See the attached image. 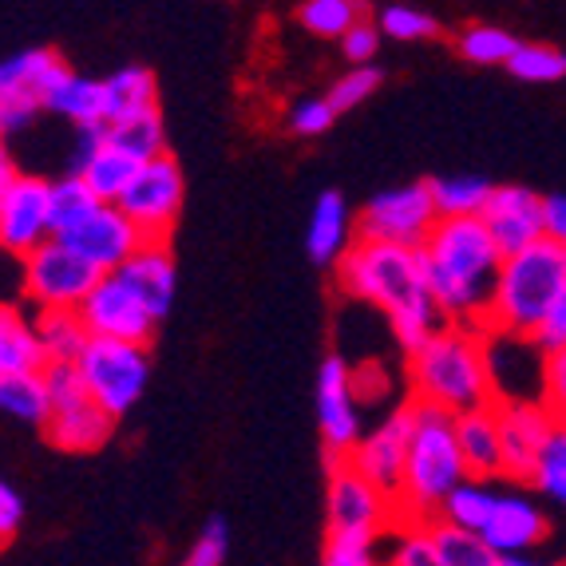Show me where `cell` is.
<instances>
[{
	"instance_id": "cell-1",
	"label": "cell",
	"mask_w": 566,
	"mask_h": 566,
	"mask_svg": "<svg viewBox=\"0 0 566 566\" xmlns=\"http://www.w3.org/2000/svg\"><path fill=\"white\" fill-rule=\"evenodd\" d=\"M337 282L357 302L377 305L388 313L392 333H397L400 349H420L436 329L448 325L444 305L436 302L432 282L424 274V258L420 245L405 242H380V238H357V242L340 254Z\"/></svg>"
},
{
	"instance_id": "cell-2",
	"label": "cell",
	"mask_w": 566,
	"mask_h": 566,
	"mask_svg": "<svg viewBox=\"0 0 566 566\" xmlns=\"http://www.w3.org/2000/svg\"><path fill=\"white\" fill-rule=\"evenodd\" d=\"M420 258H424V274L432 282L436 302L444 305L448 322L483 329L491 290L507 258L483 214H440L432 234L420 245Z\"/></svg>"
},
{
	"instance_id": "cell-3",
	"label": "cell",
	"mask_w": 566,
	"mask_h": 566,
	"mask_svg": "<svg viewBox=\"0 0 566 566\" xmlns=\"http://www.w3.org/2000/svg\"><path fill=\"white\" fill-rule=\"evenodd\" d=\"M408 385H412V397L432 400L448 412H468L500 400L488 329L460 322L436 329L420 349L408 353Z\"/></svg>"
},
{
	"instance_id": "cell-4",
	"label": "cell",
	"mask_w": 566,
	"mask_h": 566,
	"mask_svg": "<svg viewBox=\"0 0 566 566\" xmlns=\"http://www.w3.org/2000/svg\"><path fill=\"white\" fill-rule=\"evenodd\" d=\"M566 290V245L555 238H538L527 250L503 258L491 305L483 313V329L531 337L543 325L547 310Z\"/></svg>"
},
{
	"instance_id": "cell-5",
	"label": "cell",
	"mask_w": 566,
	"mask_h": 566,
	"mask_svg": "<svg viewBox=\"0 0 566 566\" xmlns=\"http://www.w3.org/2000/svg\"><path fill=\"white\" fill-rule=\"evenodd\" d=\"M412 412L416 428L400 488V520H436L448 491L468 480V463L455 440V412L420 397H412Z\"/></svg>"
},
{
	"instance_id": "cell-6",
	"label": "cell",
	"mask_w": 566,
	"mask_h": 566,
	"mask_svg": "<svg viewBox=\"0 0 566 566\" xmlns=\"http://www.w3.org/2000/svg\"><path fill=\"white\" fill-rule=\"evenodd\" d=\"M104 270L87 262L67 238L52 234L20 258V290L32 310H80Z\"/></svg>"
},
{
	"instance_id": "cell-7",
	"label": "cell",
	"mask_w": 566,
	"mask_h": 566,
	"mask_svg": "<svg viewBox=\"0 0 566 566\" xmlns=\"http://www.w3.org/2000/svg\"><path fill=\"white\" fill-rule=\"evenodd\" d=\"M80 377L87 392L112 416H127L139 405L143 388L151 380V357H147V340L127 337H92L84 353L76 357Z\"/></svg>"
},
{
	"instance_id": "cell-8",
	"label": "cell",
	"mask_w": 566,
	"mask_h": 566,
	"mask_svg": "<svg viewBox=\"0 0 566 566\" xmlns=\"http://www.w3.org/2000/svg\"><path fill=\"white\" fill-rule=\"evenodd\" d=\"M400 523L397 495L373 483L349 455H329L325 483V531H373L388 535Z\"/></svg>"
},
{
	"instance_id": "cell-9",
	"label": "cell",
	"mask_w": 566,
	"mask_h": 566,
	"mask_svg": "<svg viewBox=\"0 0 566 566\" xmlns=\"http://www.w3.org/2000/svg\"><path fill=\"white\" fill-rule=\"evenodd\" d=\"M182 195H187V179L175 155H155L143 159L135 179L127 182V190L119 195V207L132 214V222L143 230V238H163L170 242V230L179 222Z\"/></svg>"
},
{
	"instance_id": "cell-10",
	"label": "cell",
	"mask_w": 566,
	"mask_h": 566,
	"mask_svg": "<svg viewBox=\"0 0 566 566\" xmlns=\"http://www.w3.org/2000/svg\"><path fill=\"white\" fill-rule=\"evenodd\" d=\"M436 218H440V207H436L432 182H405L365 202V210L357 214V238L424 245Z\"/></svg>"
},
{
	"instance_id": "cell-11",
	"label": "cell",
	"mask_w": 566,
	"mask_h": 566,
	"mask_svg": "<svg viewBox=\"0 0 566 566\" xmlns=\"http://www.w3.org/2000/svg\"><path fill=\"white\" fill-rule=\"evenodd\" d=\"M44 238H52V182L24 175L0 182V245L24 258Z\"/></svg>"
},
{
	"instance_id": "cell-12",
	"label": "cell",
	"mask_w": 566,
	"mask_h": 566,
	"mask_svg": "<svg viewBox=\"0 0 566 566\" xmlns=\"http://www.w3.org/2000/svg\"><path fill=\"white\" fill-rule=\"evenodd\" d=\"M500 428H503V460H507V480H527L535 472L538 455L555 436L558 420L543 397H500Z\"/></svg>"
},
{
	"instance_id": "cell-13",
	"label": "cell",
	"mask_w": 566,
	"mask_h": 566,
	"mask_svg": "<svg viewBox=\"0 0 566 566\" xmlns=\"http://www.w3.org/2000/svg\"><path fill=\"white\" fill-rule=\"evenodd\" d=\"M80 313H84V322H87V329H92V337L151 340L155 325H159V317L143 305L139 293L123 282L115 270H107V274L95 282V290L87 293L84 302H80Z\"/></svg>"
},
{
	"instance_id": "cell-14",
	"label": "cell",
	"mask_w": 566,
	"mask_h": 566,
	"mask_svg": "<svg viewBox=\"0 0 566 566\" xmlns=\"http://www.w3.org/2000/svg\"><path fill=\"white\" fill-rule=\"evenodd\" d=\"M412 428H416V412H412V400H408V405H400L388 420H380L368 436H360L357 448L349 452V460L357 463L360 472L373 483H380L388 495H397V503H400V488H405V463H408V444H412Z\"/></svg>"
},
{
	"instance_id": "cell-15",
	"label": "cell",
	"mask_w": 566,
	"mask_h": 566,
	"mask_svg": "<svg viewBox=\"0 0 566 566\" xmlns=\"http://www.w3.org/2000/svg\"><path fill=\"white\" fill-rule=\"evenodd\" d=\"M67 242L76 245L80 254L87 258V262H95L99 270H119L127 258L139 250L147 238H143V230L132 222V214L119 207V202H99V207L92 210L87 218H80L76 227L67 230Z\"/></svg>"
},
{
	"instance_id": "cell-16",
	"label": "cell",
	"mask_w": 566,
	"mask_h": 566,
	"mask_svg": "<svg viewBox=\"0 0 566 566\" xmlns=\"http://www.w3.org/2000/svg\"><path fill=\"white\" fill-rule=\"evenodd\" d=\"M547 535H551V520L527 495H500L488 527H483V538L500 555V566L531 563V551L543 547Z\"/></svg>"
},
{
	"instance_id": "cell-17",
	"label": "cell",
	"mask_w": 566,
	"mask_h": 566,
	"mask_svg": "<svg viewBox=\"0 0 566 566\" xmlns=\"http://www.w3.org/2000/svg\"><path fill=\"white\" fill-rule=\"evenodd\" d=\"M483 222L495 234L503 254H515L538 238H547V199L531 187H491Z\"/></svg>"
},
{
	"instance_id": "cell-18",
	"label": "cell",
	"mask_w": 566,
	"mask_h": 566,
	"mask_svg": "<svg viewBox=\"0 0 566 566\" xmlns=\"http://www.w3.org/2000/svg\"><path fill=\"white\" fill-rule=\"evenodd\" d=\"M317 420L329 455H349L360 440V412H357V385H353L349 365L329 357L317 377Z\"/></svg>"
},
{
	"instance_id": "cell-19",
	"label": "cell",
	"mask_w": 566,
	"mask_h": 566,
	"mask_svg": "<svg viewBox=\"0 0 566 566\" xmlns=\"http://www.w3.org/2000/svg\"><path fill=\"white\" fill-rule=\"evenodd\" d=\"M115 420L119 416H112L92 392H84V397H72L52 408V420L44 424V436L48 444H56L60 452H72V455L99 452L112 440Z\"/></svg>"
},
{
	"instance_id": "cell-20",
	"label": "cell",
	"mask_w": 566,
	"mask_h": 566,
	"mask_svg": "<svg viewBox=\"0 0 566 566\" xmlns=\"http://www.w3.org/2000/svg\"><path fill=\"white\" fill-rule=\"evenodd\" d=\"M455 440H460L468 475L475 480H500L507 475V460H503V428H500V405L468 408L455 412Z\"/></svg>"
},
{
	"instance_id": "cell-21",
	"label": "cell",
	"mask_w": 566,
	"mask_h": 566,
	"mask_svg": "<svg viewBox=\"0 0 566 566\" xmlns=\"http://www.w3.org/2000/svg\"><path fill=\"white\" fill-rule=\"evenodd\" d=\"M123 282L132 285L143 297V305L155 313V317H167L170 302H175V285H179V274H175V254H170V242L163 238H147V242L135 250L127 262L115 270Z\"/></svg>"
},
{
	"instance_id": "cell-22",
	"label": "cell",
	"mask_w": 566,
	"mask_h": 566,
	"mask_svg": "<svg viewBox=\"0 0 566 566\" xmlns=\"http://www.w3.org/2000/svg\"><path fill=\"white\" fill-rule=\"evenodd\" d=\"M357 242V218H353L349 202L340 199V190H322L313 202L310 230H305V250L310 262L317 265H337L340 254Z\"/></svg>"
},
{
	"instance_id": "cell-23",
	"label": "cell",
	"mask_w": 566,
	"mask_h": 566,
	"mask_svg": "<svg viewBox=\"0 0 566 566\" xmlns=\"http://www.w3.org/2000/svg\"><path fill=\"white\" fill-rule=\"evenodd\" d=\"M67 72L72 67L64 64L60 52L29 48V52L4 60V67H0V95H24V99H36V104L48 107V95L56 92Z\"/></svg>"
},
{
	"instance_id": "cell-24",
	"label": "cell",
	"mask_w": 566,
	"mask_h": 566,
	"mask_svg": "<svg viewBox=\"0 0 566 566\" xmlns=\"http://www.w3.org/2000/svg\"><path fill=\"white\" fill-rule=\"evenodd\" d=\"M44 365H48V349L44 340H40L36 317H29L17 302H9L0 310V377L40 373Z\"/></svg>"
},
{
	"instance_id": "cell-25",
	"label": "cell",
	"mask_w": 566,
	"mask_h": 566,
	"mask_svg": "<svg viewBox=\"0 0 566 566\" xmlns=\"http://www.w3.org/2000/svg\"><path fill=\"white\" fill-rule=\"evenodd\" d=\"M147 107H159V84L151 67H119L104 80V123L127 119Z\"/></svg>"
},
{
	"instance_id": "cell-26",
	"label": "cell",
	"mask_w": 566,
	"mask_h": 566,
	"mask_svg": "<svg viewBox=\"0 0 566 566\" xmlns=\"http://www.w3.org/2000/svg\"><path fill=\"white\" fill-rule=\"evenodd\" d=\"M0 408L20 420V424L44 428L52 420V388L44 380V368L40 373H12V377H0Z\"/></svg>"
},
{
	"instance_id": "cell-27",
	"label": "cell",
	"mask_w": 566,
	"mask_h": 566,
	"mask_svg": "<svg viewBox=\"0 0 566 566\" xmlns=\"http://www.w3.org/2000/svg\"><path fill=\"white\" fill-rule=\"evenodd\" d=\"M104 135L112 147H119V151H127L139 163L167 151V123H163L159 107H147V112L127 115V119L104 123Z\"/></svg>"
},
{
	"instance_id": "cell-28",
	"label": "cell",
	"mask_w": 566,
	"mask_h": 566,
	"mask_svg": "<svg viewBox=\"0 0 566 566\" xmlns=\"http://www.w3.org/2000/svg\"><path fill=\"white\" fill-rule=\"evenodd\" d=\"M436 538V566H500V555L491 551V543L480 531H468L460 523L436 515L432 520Z\"/></svg>"
},
{
	"instance_id": "cell-29",
	"label": "cell",
	"mask_w": 566,
	"mask_h": 566,
	"mask_svg": "<svg viewBox=\"0 0 566 566\" xmlns=\"http://www.w3.org/2000/svg\"><path fill=\"white\" fill-rule=\"evenodd\" d=\"M48 112L64 115L76 127H92V123H104V80L80 76V72H67L60 80V87L48 95Z\"/></svg>"
},
{
	"instance_id": "cell-30",
	"label": "cell",
	"mask_w": 566,
	"mask_h": 566,
	"mask_svg": "<svg viewBox=\"0 0 566 566\" xmlns=\"http://www.w3.org/2000/svg\"><path fill=\"white\" fill-rule=\"evenodd\" d=\"M36 329L48 360H76L92 340V329H87L80 310H36Z\"/></svg>"
},
{
	"instance_id": "cell-31",
	"label": "cell",
	"mask_w": 566,
	"mask_h": 566,
	"mask_svg": "<svg viewBox=\"0 0 566 566\" xmlns=\"http://www.w3.org/2000/svg\"><path fill=\"white\" fill-rule=\"evenodd\" d=\"M495 503H500V491H491L488 480H475V475H468V480H460L452 491H448L444 507H440V515L452 523H460V527L468 531H480L488 527L491 511H495Z\"/></svg>"
},
{
	"instance_id": "cell-32",
	"label": "cell",
	"mask_w": 566,
	"mask_h": 566,
	"mask_svg": "<svg viewBox=\"0 0 566 566\" xmlns=\"http://www.w3.org/2000/svg\"><path fill=\"white\" fill-rule=\"evenodd\" d=\"M135 170H139V159H132L127 151H119V147H112V143L104 139V147H99V151L80 167V175L92 182V190L104 202H119V195L127 190V182L135 179Z\"/></svg>"
},
{
	"instance_id": "cell-33",
	"label": "cell",
	"mask_w": 566,
	"mask_h": 566,
	"mask_svg": "<svg viewBox=\"0 0 566 566\" xmlns=\"http://www.w3.org/2000/svg\"><path fill=\"white\" fill-rule=\"evenodd\" d=\"M99 195L92 190V182L72 170L64 179L52 182V234H67V230L76 227L80 218H87L95 207H99Z\"/></svg>"
},
{
	"instance_id": "cell-34",
	"label": "cell",
	"mask_w": 566,
	"mask_h": 566,
	"mask_svg": "<svg viewBox=\"0 0 566 566\" xmlns=\"http://www.w3.org/2000/svg\"><path fill=\"white\" fill-rule=\"evenodd\" d=\"M297 20L313 36L340 40L357 20H365V0H302Z\"/></svg>"
},
{
	"instance_id": "cell-35",
	"label": "cell",
	"mask_w": 566,
	"mask_h": 566,
	"mask_svg": "<svg viewBox=\"0 0 566 566\" xmlns=\"http://www.w3.org/2000/svg\"><path fill=\"white\" fill-rule=\"evenodd\" d=\"M515 48H520V40L511 36L507 29H495V24H472V29H463L455 36V52L468 64H480V67H495V64L507 67V60L515 56Z\"/></svg>"
},
{
	"instance_id": "cell-36",
	"label": "cell",
	"mask_w": 566,
	"mask_h": 566,
	"mask_svg": "<svg viewBox=\"0 0 566 566\" xmlns=\"http://www.w3.org/2000/svg\"><path fill=\"white\" fill-rule=\"evenodd\" d=\"M507 72L523 84H555L566 76V52L551 44H523L515 48V56L507 60Z\"/></svg>"
},
{
	"instance_id": "cell-37",
	"label": "cell",
	"mask_w": 566,
	"mask_h": 566,
	"mask_svg": "<svg viewBox=\"0 0 566 566\" xmlns=\"http://www.w3.org/2000/svg\"><path fill=\"white\" fill-rule=\"evenodd\" d=\"M432 195L440 214H483L491 199V182L475 179V175H455V179H436Z\"/></svg>"
},
{
	"instance_id": "cell-38",
	"label": "cell",
	"mask_w": 566,
	"mask_h": 566,
	"mask_svg": "<svg viewBox=\"0 0 566 566\" xmlns=\"http://www.w3.org/2000/svg\"><path fill=\"white\" fill-rule=\"evenodd\" d=\"M380 538L373 531H325L322 563L325 566H373L380 558Z\"/></svg>"
},
{
	"instance_id": "cell-39",
	"label": "cell",
	"mask_w": 566,
	"mask_h": 566,
	"mask_svg": "<svg viewBox=\"0 0 566 566\" xmlns=\"http://www.w3.org/2000/svg\"><path fill=\"white\" fill-rule=\"evenodd\" d=\"M388 563L436 566L432 520H400L397 527H392V551H388Z\"/></svg>"
},
{
	"instance_id": "cell-40",
	"label": "cell",
	"mask_w": 566,
	"mask_h": 566,
	"mask_svg": "<svg viewBox=\"0 0 566 566\" xmlns=\"http://www.w3.org/2000/svg\"><path fill=\"white\" fill-rule=\"evenodd\" d=\"M531 483H535L551 503L566 511V424L555 428V436L547 440L543 455H538L535 472H531Z\"/></svg>"
},
{
	"instance_id": "cell-41",
	"label": "cell",
	"mask_w": 566,
	"mask_h": 566,
	"mask_svg": "<svg viewBox=\"0 0 566 566\" xmlns=\"http://www.w3.org/2000/svg\"><path fill=\"white\" fill-rule=\"evenodd\" d=\"M377 24L388 40H428L440 32L436 17H428L424 9H408V4H385Z\"/></svg>"
},
{
	"instance_id": "cell-42",
	"label": "cell",
	"mask_w": 566,
	"mask_h": 566,
	"mask_svg": "<svg viewBox=\"0 0 566 566\" xmlns=\"http://www.w3.org/2000/svg\"><path fill=\"white\" fill-rule=\"evenodd\" d=\"M380 80H385V72H380L377 64H353V72H345V76L329 87L333 107H337V112H353V107L365 104L368 95L377 92Z\"/></svg>"
},
{
	"instance_id": "cell-43",
	"label": "cell",
	"mask_w": 566,
	"mask_h": 566,
	"mask_svg": "<svg viewBox=\"0 0 566 566\" xmlns=\"http://www.w3.org/2000/svg\"><path fill=\"white\" fill-rule=\"evenodd\" d=\"M538 397L555 412L558 424H566V345L555 353H543V377H538Z\"/></svg>"
},
{
	"instance_id": "cell-44",
	"label": "cell",
	"mask_w": 566,
	"mask_h": 566,
	"mask_svg": "<svg viewBox=\"0 0 566 566\" xmlns=\"http://www.w3.org/2000/svg\"><path fill=\"white\" fill-rule=\"evenodd\" d=\"M337 107H333L329 95H310V99H302V104H293L290 112V132L302 135V139H313V135H325L333 127V119H337Z\"/></svg>"
},
{
	"instance_id": "cell-45",
	"label": "cell",
	"mask_w": 566,
	"mask_h": 566,
	"mask_svg": "<svg viewBox=\"0 0 566 566\" xmlns=\"http://www.w3.org/2000/svg\"><path fill=\"white\" fill-rule=\"evenodd\" d=\"M230 555V527L227 520H210L202 535L195 538V547L187 551V566H222Z\"/></svg>"
},
{
	"instance_id": "cell-46",
	"label": "cell",
	"mask_w": 566,
	"mask_h": 566,
	"mask_svg": "<svg viewBox=\"0 0 566 566\" xmlns=\"http://www.w3.org/2000/svg\"><path fill=\"white\" fill-rule=\"evenodd\" d=\"M380 24H368V20H357L345 36H340V52L349 56V64H373V56H377L380 48Z\"/></svg>"
},
{
	"instance_id": "cell-47",
	"label": "cell",
	"mask_w": 566,
	"mask_h": 566,
	"mask_svg": "<svg viewBox=\"0 0 566 566\" xmlns=\"http://www.w3.org/2000/svg\"><path fill=\"white\" fill-rule=\"evenodd\" d=\"M531 340H535L543 353H555L566 345V290L558 293V302L547 310V317H543V325L531 333Z\"/></svg>"
},
{
	"instance_id": "cell-48",
	"label": "cell",
	"mask_w": 566,
	"mask_h": 566,
	"mask_svg": "<svg viewBox=\"0 0 566 566\" xmlns=\"http://www.w3.org/2000/svg\"><path fill=\"white\" fill-rule=\"evenodd\" d=\"M40 107H44V104H36V99H24V95H0V127H4V135L24 132V127L36 119Z\"/></svg>"
},
{
	"instance_id": "cell-49",
	"label": "cell",
	"mask_w": 566,
	"mask_h": 566,
	"mask_svg": "<svg viewBox=\"0 0 566 566\" xmlns=\"http://www.w3.org/2000/svg\"><path fill=\"white\" fill-rule=\"evenodd\" d=\"M20 523H24V500H20V491L12 483L0 488V543L9 547L12 538H17Z\"/></svg>"
},
{
	"instance_id": "cell-50",
	"label": "cell",
	"mask_w": 566,
	"mask_h": 566,
	"mask_svg": "<svg viewBox=\"0 0 566 566\" xmlns=\"http://www.w3.org/2000/svg\"><path fill=\"white\" fill-rule=\"evenodd\" d=\"M547 238L566 242V199L563 195H547Z\"/></svg>"
},
{
	"instance_id": "cell-51",
	"label": "cell",
	"mask_w": 566,
	"mask_h": 566,
	"mask_svg": "<svg viewBox=\"0 0 566 566\" xmlns=\"http://www.w3.org/2000/svg\"><path fill=\"white\" fill-rule=\"evenodd\" d=\"M563 245H566V242H563Z\"/></svg>"
}]
</instances>
